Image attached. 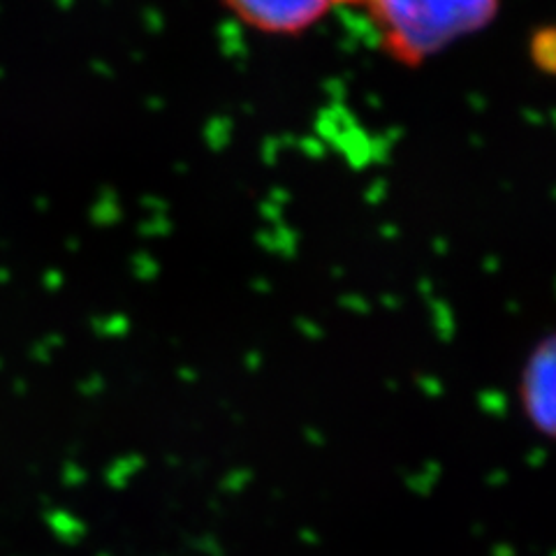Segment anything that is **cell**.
<instances>
[{
    "label": "cell",
    "instance_id": "cell-1",
    "mask_svg": "<svg viewBox=\"0 0 556 556\" xmlns=\"http://www.w3.org/2000/svg\"><path fill=\"white\" fill-rule=\"evenodd\" d=\"M367 16L386 56L420 67L464 38L490 28L501 0H345Z\"/></svg>",
    "mask_w": 556,
    "mask_h": 556
},
{
    "label": "cell",
    "instance_id": "cell-2",
    "mask_svg": "<svg viewBox=\"0 0 556 556\" xmlns=\"http://www.w3.org/2000/svg\"><path fill=\"white\" fill-rule=\"evenodd\" d=\"M220 5L255 33L298 38L345 5V0H220Z\"/></svg>",
    "mask_w": 556,
    "mask_h": 556
},
{
    "label": "cell",
    "instance_id": "cell-3",
    "mask_svg": "<svg viewBox=\"0 0 556 556\" xmlns=\"http://www.w3.org/2000/svg\"><path fill=\"white\" fill-rule=\"evenodd\" d=\"M519 406L529 425L552 437L556 427V345L545 337L527 357L519 376Z\"/></svg>",
    "mask_w": 556,
    "mask_h": 556
}]
</instances>
